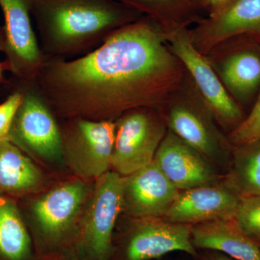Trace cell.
Returning <instances> with one entry per match:
<instances>
[{
    "mask_svg": "<svg viewBox=\"0 0 260 260\" xmlns=\"http://www.w3.org/2000/svg\"><path fill=\"white\" fill-rule=\"evenodd\" d=\"M184 69L166 30L143 15L86 55L47 59L34 81L56 118L116 121L167 104L184 83Z\"/></svg>",
    "mask_w": 260,
    "mask_h": 260,
    "instance_id": "cell-1",
    "label": "cell"
},
{
    "mask_svg": "<svg viewBox=\"0 0 260 260\" xmlns=\"http://www.w3.org/2000/svg\"><path fill=\"white\" fill-rule=\"evenodd\" d=\"M30 15L46 60L86 55L143 16L116 0H30Z\"/></svg>",
    "mask_w": 260,
    "mask_h": 260,
    "instance_id": "cell-2",
    "label": "cell"
},
{
    "mask_svg": "<svg viewBox=\"0 0 260 260\" xmlns=\"http://www.w3.org/2000/svg\"><path fill=\"white\" fill-rule=\"evenodd\" d=\"M13 86L22 93L21 104L15 114L9 137L28 156L47 161L62 159L60 128L34 81L13 78Z\"/></svg>",
    "mask_w": 260,
    "mask_h": 260,
    "instance_id": "cell-3",
    "label": "cell"
},
{
    "mask_svg": "<svg viewBox=\"0 0 260 260\" xmlns=\"http://www.w3.org/2000/svg\"><path fill=\"white\" fill-rule=\"evenodd\" d=\"M59 125L62 159L83 179H98L109 172L115 139V121L83 118L64 119Z\"/></svg>",
    "mask_w": 260,
    "mask_h": 260,
    "instance_id": "cell-4",
    "label": "cell"
},
{
    "mask_svg": "<svg viewBox=\"0 0 260 260\" xmlns=\"http://www.w3.org/2000/svg\"><path fill=\"white\" fill-rule=\"evenodd\" d=\"M153 109H133L115 121L111 167L121 177L150 165L167 134L164 123Z\"/></svg>",
    "mask_w": 260,
    "mask_h": 260,
    "instance_id": "cell-5",
    "label": "cell"
},
{
    "mask_svg": "<svg viewBox=\"0 0 260 260\" xmlns=\"http://www.w3.org/2000/svg\"><path fill=\"white\" fill-rule=\"evenodd\" d=\"M169 49L190 75L193 84L214 117L224 126L239 125L242 112L214 71L208 59L194 47L189 30L166 31Z\"/></svg>",
    "mask_w": 260,
    "mask_h": 260,
    "instance_id": "cell-6",
    "label": "cell"
},
{
    "mask_svg": "<svg viewBox=\"0 0 260 260\" xmlns=\"http://www.w3.org/2000/svg\"><path fill=\"white\" fill-rule=\"evenodd\" d=\"M124 177L108 172L98 178L83 212L82 230L89 252L107 259L112 251V234L123 210Z\"/></svg>",
    "mask_w": 260,
    "mask_h": 260,
    "instance_id": "cell-7",
    "label": "cell"
},
{
    "mask_svg": "<svg viewBox=\"0 0 260 260\" xmlns=\"http://www.w3.org/2000/svg\"><path fill=\"white\" fill-rule=\"evenodd\" d=\"M6 36L5 70L14 79L34 81L46 59L43 55L30 15V0H0Z\"/></svg>",
    "mask_w": 260,
    "mask_h": 260,
    "instance_id": "cell-8",
    "label": "cell"
},
{
    "mask_svg": "<svg viewBox=\"0 0 260 260\" xmlns=\"http://www.w3.org/2000/svg\"><path fill=\"white\" fill-rule=\"evenodd\" d=\"M167 103L170 104L168 114L170 131L207 158H218L223 139L196 88L185 89L182 84Z\"/></svg>",
    "mask_w": 260,
    "mask_h": 260,
    "instance_id": "cell-9",
    "label": "cell"
},
{
    "mask_svg": "<svg viewBox=\"0 0 260 260\" xmlns=\"http://www.w3.org/2000/svg\"><path fill=\"white\" fill-rule=\"evenodd\" d=\"M92 189L85 179L67 181L25 205L44 235L57 238L71 229L83 214Z\"/></svg>",
    "mask_w": 260,
    "mask_h": 260,
    "instance_id": "cell-10",
    "label": "cell"
},
{
    "mask_svg": "<svg viewBox=\"0 0 260 260\" xmlns=\"http://www.w3.org/2000/svg\"><path fill=\"white\" fill-rule=\"evenodd\" d=\"M241 198L225 184L205 185L180 191L164 220L194 225L220 220H234Z\"/></svg>",
    "mask_w": 260,
    "mask_h": 260,
    "instance_id": "cell-11",
    "label": "cell"
},
{
    "mask_svg": "<svg viewBox=\"0 0 260 260\" xmlns=\"http://www.w3.org/2000/svg\"><path fill=\"white\" fill-rule=\"evenodd\" d=\"M189 32L203 54L231 38L260 34V0H232L218 13L202 19Z\"/></svg>",
    "mask_w": 260,
    "mask_h": 260,
    "instance_id": "cell-12",
    "label": "cell"
},
{
    "mask_svg": "<svg viewBox=\"0 0 260 260\" xmlns=\"http://www.w3.org/2000/svg\"><path fill=\"white\" fill-rule=\"evenodd\" d=\"M153 161L179 191L210 185L217 174L208 159L169 130Z\"/></svg>",
    "mask_w": 260,
    "mask_h": 260,
    "instance_id": "cell-13",
    "label": "cell"
},
{
    "mask_svg": "<svg viewBox=\"0 0 260 260\" xmlns=\"http://www.w3.org/2000/svg\"><path fill=\"white\" fill-rule=\"evenodd\" d=\"M179 193L153 161L124 177L123 210L136 218H162Z\"/></svg>",
    "mask_w": 260,
    "mask_h": 260,
    "instance_id": "cell-14",
    "label": "cell"
},
{
    "mask_svg": "<svg viewBox=\"0 0 260 260\" xmlns=\"http://www.w3.org/2000/svg\"><path fill=\"white\" fill-rule=\"evenodd\" d=\"M143 220L128 243L127 260L156 259L176 251L196 255L191 241V225L172 223L160 218Z\"/></svg>",
    "mask_w": 260,
    "mask_h": 260,
    "instance_id": "cell-15",
    "label": "cell"
},
{
    "mask_svg": "<svg viewBox=\"0 0 260 260\" xmlns=\"http://www.w3.org/2000/svg\"><path fill=\"white\" fill-rule=\"evenodd\" d=\"M194 247L220 251L235 260H260L259 244L247 237L234 220H220L191 225Z\"/></svg>",
    "mask_w": 260,
    "mask_h": 260,
    "instance_id": "cell-16",
    "label": "cell"
},
{
    "mask_svg": "<svg viewBox=\"0 0 260 260\" xmlns=\"http://www.w3.org/2000/svg\"><path fill=\"white\" fill-rule=\"evenodd\" d=\"M42 183V173L30 157L10 140H0V193L23 199Z\"/></svg>",
    "mask_w": 260,
    "mask_h": 260,
    "instance_id": "cell-17",
    "label": "cell"
},
{
    "mask_svg": "<svg viewBox=\"0 0 260 260\" xmlns=\"http://www.w3.org/2000/svg\"><path fill=\"white\" fill-rule=\"evenodd\" d=\"M31 239L18 200L0 193V260H29Z\"/></svg>",
    "mask_w": 260,
    "mask_h": 260,
    "instance_id": "cell-18",
    "label": "cell"
},
{
    "mask_svg": "<svg viewBox=\"0 0 260 260\" xmlns=\"http://www.w3.org/2000/svg\"><path fill=\"white\" fill-rule=\"evenodd\" d=\"M218 73L224 86L239 100L249 99L260 85V56L246 49L229 54L220 61Z\"/></svg>",
    "mask_w": 260,
    "mask_h": 260,
    "instance_id": "cell-19",
    "label": "cell"
},
{
    "mask_svg": "<svg viewBox=\"0 0 260 260\" xmlns=\"http://www.w3.org/2000/svg\"><path fill=\"white\" fill-rule=\"evenodd\" d=\"M158 23L166 31L202 20L199 0H116Z\"/></svg>",
    "mask_w": 260,
    "mask_h": 260,
    "instance_id": "cell-20",
    "label": "cell"
},
{
    "mask_svg": "<svg viewBox=\"0 0 260 260\" xmlns=\"http://www.w3.org/2000/svg\"><path fill=\"white\" fill-rule=\"evenodd\" d=\"M225 186L239 198L260 195V140L236 148Z\"/></svg>",
    "mask_w": 260,
    "mask_h": 260,
    "instance_id": "cell-21",
    "label": "cell"
},
{
    "mask_svg": "<svg viewBox=\"0 0 260 260\" xmlns=\"http://www.w3.org/2000/svg\"><path fill=\"white\" fill-rule=\"evenodd\" d=\"M234 222L248 237L260 244V195L241 198Z\"/></svg>",
    "mask_w": 260,
    "mask_h": 260,
    "instance_id": "cell-22",
    "label": "cell"
},
{
    "mask_svg": "<svg viewBox=\"0 0 260 260\" xmlns=\"http://www.w3.org/2000/svg\"><path fill=\"white\" fill-rule=\"evenodd\" d=\"M260 140V94L249 115L236 126L229 136L233 146H242Z\"/></svg>",
    "mask_w": 260,
    "mask_h": 260,
    "instance_id": "cell-23",
    "label": "cell"
},
{
    "mask_svg": "<svg viewBox=\"0 0 260 260\" xmlns=\"http://www.w3.org/2000/svg\"><path fill=\"white\" fill-rule=\"evenodd\" d=\"M22 99L21 92L13 87L12 93L0 104V140H9L13 121Z\"/></svg>",
    "mask_w": 260,
    "mask_h": 260,
    "instance_id": "cell-24",
    "label": "cell"
},
{
    "mask_svg": "<svg viewBox=\"0 0 260 260\" xmlns=\"http://www.w3.org/2000/svg\"><path fill=\"white\" fill-rule=\"evenodd\" d=\"M232 0H199L202 9L206 10L209 15L218 13Z\"/></svg>",
    "mask_w": 260,
    "mask_h": 260,
    "instance_id": "cell-25",
    "label": "cell"
},
{
    "mask_svg": "<svg viewBox=\"0 0 260 260\" xmlns=\"http://www.w3.org/2000/svg\"><path fill=\"white\" fill-rule=\"evenodd\" d=\"M6 47V36L4 26H0V52H5Z\"/></svg>",
    "mask_w": 260,
    "mask_h": 260,
    "instance_id": "cell-26",
    "label": "cell"
},
{
    "mask_svg": "<svg viewBox=\"0 0 260 260\" xmlns=\"http://www.w3.org/2000/svg\"><path fill=\"white\" fill-rule=\"evenodd\" d=\"M209 260H235L232 259V258L229 257L225 254H215V255H213L210 258Z\"/></svg>",
    "mask_w": 260,
    "mask_h": 260,
    "instance_id": "cell-27",
    "label": "cell"
},
{
    "mask_svg": "<svg viewBox=\"0 0 260 260\" xmlns=\"http://www.w3.org/2000/svg\"><path fill=\"white\" fill-rule=\"evenodd\" d=\"M5 70V67L4 65V63H0V82H1L2 78H3V73Z\"/></svg>",
    "mask_w": 260,
    "mask_h": 260,
    "instance_id": "cell-28",
    "label": "cell"
},
{
    "mask_svg": "<svg viewBox=\"0 0 260 260\" xmlns=\"http://www.w3.org/2000/svg\"><path fill=\"white\" fill-rule=\"evenodd\" d=\"M259 246H260V244H259Z\"/></svg>",
    "mask_w": 260,
    "mask_h": 260,
    "instance_id": "cell-29",
    "label": "cell"
}]
</instances>
